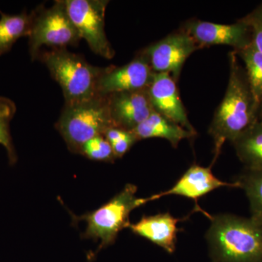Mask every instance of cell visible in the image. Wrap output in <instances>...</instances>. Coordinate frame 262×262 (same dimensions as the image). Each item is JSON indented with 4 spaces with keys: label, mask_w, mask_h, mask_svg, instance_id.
<instances>
[{
    "label": "cell",
    "mask_w": 262,
    "mask_h": 262,
    "mask_svg": "<svg viewBox=\"0 0 262 262\" xmlns=\"http://www.w3.org/2000/svg\"><path fill=\"white\" fill-rule=\"evenodd\" d=\"M31 15L29 44L32 60L39 58L43 46L60 49L80 42V34L69 16L63 0L55 2L51 8L39 6Z\"/></svg>",
    "instance_id": "8992f818"
},
{
    "label": "cell",
    "mask_w": 262,
    "mask_h": 262,
    "mask_svg": "<svg viewBox=\"0 0 262 262\" xmlns=\"http://www.w3.org/2000/svg\"><path fill=\"white\" fill-rule=\"evenodd\" d=\"M56 127L69 149L80 154L84 143L96 136H104L114 127L106 97L97 96L76 104L65 105Z\"/></svg>",
    "instance_id": "277c9868"
},
{
    "label": "cell",
    "mask_w": 262,
    "mask_h": 262,
    "mask_svg": "<svg viewBox=\"0 0 262 262\" xmlns=\"http://www.w3.org/2000/svg\"><path fill=\"white\" fill-rule=\"evenodd\" d=\"M150 101L155 112L187 130L196 133L188 119L179 96L177 82L167 73H155L148 88Z\"/></svg>",
    "instance_id": "4fadbf2b"
},
{
    "label": "cell",
    "mask_w": 262,
    "mask_h": 262,
    "mask_svg": "<svg viewBox=\"0 0 262 262\" xmlns=\"http://www.w3.org/2000/svg\"><path fill=\"white\" fill-rule=\"evenodd\" d=\"M207 232L213 262H262V225L232 214L211 216Z\"/></svg>",
    "instance_id": "7a4b0ae2"
},
{
    "label": "cell",
    "mask_w": 262,
    "mask_h": 262,
    "mask_svg": "<svg viewBox=\"0 0 262 262\" xmlns=\"http://www.w3.org/2000/svg\"><path fill=\"white\" fill-rule=\"evenodd\" d=\"M201 49L189 34L179 29L139 52L155 73H167L178 81L183 66L194 52Z\"/></svg>",
    "instance_id": "ba28073f"
},
{
    "label": "cell",
    "mask_w": 262,
    "mask_h": 262,
    "mask_svg": "<svg viewBox=\"0 0 262 262\" xmlns=\"http://www.w3.org/2000/svg\"><path fill=\"white\" fill-rule=\"evenodd\" d=\"M211 166L205 168L199 165H192L185 172L173 187L165 191L149 196V202L156 201L160 198L168 195H178L194 200L195 209L201 211L208 218L211 215L203 211L198 205V201L202 196L206 195L212 191L223 187H239L237 182L228 183L221 181L213 175Z\"/></svg>",
    "instance_id": "7c38bea8"
},
{
    "label": "cell",
    "mask_w": 262,
    "mask_h": 262,
    "mask_svg": "<svg viewBox=\"0 0 262 262\" xmlns=\"http://www.w3.org/2000/svg\"><path fill=\"white\" fill-rule=\"evenodd\" d=\"M154 75L147 61L137 55L130 63L122 67L110 66L103 68L98 79L97 95L106 96L147 89Z\"/></svg>",
    "instance_id": "30bf717a"
},
{
    "label": "cell",
    "mask_w": 262,
    "mask_h": 262,
    "mask_svg": "<svg viewBox=\"0 0 262 262\" xmlns=\"http://www.w3.org/2000/svg\"><path fill=\"white\" fill-rule=\"evenodd\" d=\"M181 30L189 34L200 48L227 46L239 51L252 43L251 28L244 20L232 24H221L191 19L184 22Z\"/></svg>",
    "instance_id": "9c48e42d"
},
{
    "label": "cell",
    "mask_w": 262,
    "mask_h": 262,
    "mask_svg": "<svg viewBox=\"0 0 262 262\" xmlns=\"http://www.w3.org/2000/svg\"><path fill=\"white\" fill-rule=\"evenodd\" d=\"M104 137L111 144L115 158H122L126 154L138 139L132 131L117 127H111L106 131Z\"/></svg>",
    "instance_id": "7402d4cb"
},
{
    "label": "cell",
    "mask_w": 262,
    "mask_h": 262,
    "mask_svg": "<svg viewBox=\"0 0 262 262\" xmlns=\"http://www.w3.org/2000/svg\"><path fill=\"white\" fill-rule=\"evenodd\" d=\"M16 112V106L9 98L0 97V144L4 146L10 162L14 163L16 161L14 147L10 136L9 125Z\"/></svg>",
    "instance_id": "ffe728a7"
},
{
    "label": "cell",
    "mask_w": 262,
    "mask_h": 262,
    "mask_svg": "<svg viewBox=\"0 0 262 262\" xmlns=\"http://www.w3.org/2000/svg\"><path fill=\"white\" fill-rule=\"evenodd\" d=\"M80 154L95 161L113 162L116 158L111 144L103 136H96L84 143Z\"/></svg>",
    "instance_id": "44dd1931"
},
{
    "label": "cell",
    "mask_w": 262,
    "mask_h": 262,
    "mask_svg": "<svg viewBox=\"0 0 262 262\" xmlns=\"http://www.w3.org/2000/svg\"><path fill=\"white\" fill-rule=\"evenodd\" d=\"M186 219L175 218L169 212L144 215L137 223L130 224L129 228L134 234L173 253L177 248V234L181 230L177 225Z\"/></svg>",
    "instance_id": "5bb4252c"
},
{
    "label": "cell",
    "mask_w": 262,
    "mask_h": 262,
    "mask_svg": "<svg viewBox=\"0 0 262 262\" xmlns=\"http://www.w3.org/2000/svg\"><path fill=\"white\" fill-rule=\"evenodd\" d=\"M39 58L61 86L65 105L76 104L98 96V79L103 68L90 64L83 57L66 48L44 52Z\"/></svg>",
    "instance_id": "3957f363"
},
{
    "label": "cell",
    "mask_w": 262,
    "mask_h": 262,
    "mask_svg": "<svg viewBox=\"0 0 262 262\" xmlns=\"http://www.w3.org/2000/svg\"><path fill=\"white\" fill-rule=\"evenodd\" d=\"M234 52L244 62L248 82L260 108L262 104V53L253 43L241 51Z\"/></svg>",
    "instance_id": "ac0fdd59"
},
{
    "label": "cell",
    "mask_w": 262,
    "mask_h": 262,
    "mask_svg": "<svg viewBox=\"0 0 262 262\" xmlns=\"http://www.w3.org/2000/svg\"><path fill=\"white\" fill-rule=\"evenodd\" d=\"M136 192L135 185L127 184L111 201L96 211L84 215L82 220L87 222L84 237L100 239V249L113 244L119 232L130 226L131 212L149 202V198H137Z\"/></svg>",
    "instance_id": "5b68a950"
},
{
    "label": "cell",
    "mask_w": 262,
    "mask_h": 262,
    "mask_svg": "<svg viewBox=\"0 0 262 262\" xmlns=\"http://www.w3.org/2000/svg\"><path fill=\"white\" fill-rule=\"evenodd\" d=\"M114 127L132 131L155 111L147 89L105 96Z\"/></svg>",
    "instance_id": "8fae6325"
},
{
    "label": "cell",
    "mask_w": 262,
    "mask_h": 262,
    "mask_svg": "<svg viewBox=\"0 0 262 262\" xmlns=\"http://www.w3.org/2000/svg\"><path fill=\"white\" fill-rule=\"evenodd\" d=\"M236 182L249 201L251 218L262 225V170L245 168Z\"/></svg>",
    "instance_id": "d6986e66"
},
{
    "label": "cell",
    "mask_w": 262,
    "mask_h": 262,
    "mask_svg": "<svg viewBox=\"0 0 262 262\" xmlns=\"http://www.w3.org/2000/svg\"><path fill=\"white\" fill-rule=\"evenodd\" d=\"M241 20L249 26L253 45L262 53V3Z\"/></svg>",
    "instance_id": "603a6c76"
},
{
    "label": "cell",
    "mask_w": 262,
    "mask_h": 262,
    "mask_svg": "<svg viewBox=\"0 0 262 262\" xmlns=\"http://www.w3.org/2000/svg\"><path fill=\"white\" fill-rule=\"evenodd\" d=\"M232 144L246 168L262 170V121L254 122Z\"/></svg>",
    "instance_id": "2e32d148"
},
{
    "label": "cell",
    "mask_w": 262,
    "mask_h": 262,
    "mask_svg": "<svg viewBox=\"0 0 262 262\" xmlns=\"http://www.w3.org/2000/svg\"><path fill=\"white\" fill-rule=\"evenodd\" d=\"M69 16L81 39H85L91 51L111 59L115 56L105 32L106 0H63Z\"/></svg>",
    "instance_id": "52a82bcc"
},
{
    "label": "cell",
    "mask_w": 262,
    "mask_h": 262,
    "mask_svg": "<svg viewBox=\"0 0 262 262\" xmlns=\"http://www.w3.org/2000/svg\"><path fill=\"white\" fill-rule=\"evenodd\" d=\"M229 77L223 100L217 107L209 127L213 138L215 163L227 141L233 142L258 119V108L244 66L234 51L229 53Z\"/></svg>",
    "instance_id": "6da1fadb"
},
{
    "label": "cell",
    "mask_w": 262,
    "mask_h": 262,
    "mask_svg": "<svg viewBox=\"0 0 262 262\" xmlns=\"http://www.w3.org/2000/svg\"><path fill=\"white\" fill-rule=\"evenodd\" d=\"M132 132L139 141L159 138L169 141L174 148L184 139H192L196 135V133L187 130L155 111Z\"/></svg>",
    "instance_id": "9a60e30c"
},
{
    "label": "cell",
    "mask_w": 262,
    "mask_h": 262,
    "mask_svg": "<svg viewBox=\"0 0 262 262\" xmlns=\"http://www.w3.org/2000/svg\"><path fill=\"white\" fill-rule=\"evenodd\" d=\"M258 120L262 121V104L260 106L259 112H258Z\"/></svg>",
    "instance_id": "cb8c5ba5"
},
{
    "label": "cell",
    "mask_w": 262,
    "mask_h": 262,
    "mask_svg": "<svg viewBox=\"0 0 262 262\" xmlns=\"http://www.w3.org/2000/svg\"><path fill=\"white\" fill-rule=\"evenodd\" d=\"M32 15L26 12L18 15L2 14L0 19V56L11 49L22 37L29 35Z\"/></svg>",
    "instance_id": "e0dca14e"
}]
</instances>
